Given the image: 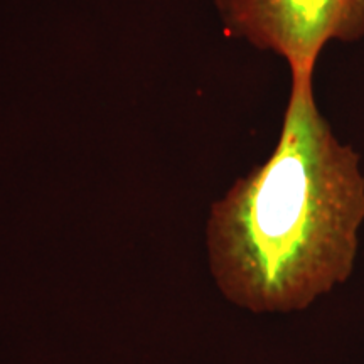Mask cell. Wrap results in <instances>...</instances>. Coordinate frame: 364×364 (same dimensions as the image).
<instances>
[{
	"instance_id": "1",
	"label": "cell",
	"mask_w": 364,
	"mask_h": 364,
	"mask_svg": "<svg viewBox=\"0 0 364 364\" xmlns=\"http://www.w3.org/2000/svg\"><path fill=\"white\" fill-rule=\"evenodd\" d=\"M363 221L359 156L318 112L312 75L292 76L272 156L209 211L213 279L250 312L304 311L351 275Z\"/></svg>"
},
{
	"instance_id": "2",
	"label": "cell",
	"mask_w": 364,
	"mask_h": 364,
	"mask_svg": "<svg viewBox=\"0 0 364 364\" xmlns=\"http://www.w3.org/2000/svg\"><path fill=\"white\" fill-rule=\"evenodd\" d=\"M225 33L279 54L292 76L314 75L331 41L364 38V0H215Z\"/></svg>"
}]
</instances>
